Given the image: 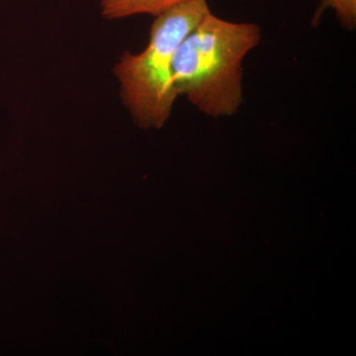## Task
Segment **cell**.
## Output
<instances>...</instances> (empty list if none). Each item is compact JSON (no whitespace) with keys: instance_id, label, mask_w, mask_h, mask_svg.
<instances>
[{"instance_id":"obj_1","label":"cell","mask_w":356,"mask_h":356,"mask_svg":"<svg viewBox=\"0 0 356 356\" xmlns=\"http://www.w3.org/2000/svg\"><path fill=\"white\" fill-rule=\"evenodd\" d=\"M261 41L254 23L232 22L209 13L180 44L173 60V86L212 118L238 113L243 102V62Z\"/></svg>"},{"instance_id":"obj_2","label":"cell","mask_w":356,"mask_h":356,"mask_svg":"<svg viewBox=\"0 0 356 356\" xmlns=\"http://www.w3.org/2000/svg\"><path fill=\"white\" fill-rule=\"evenodd\" d=\"M211 13L207 0H189L154 17L146 48L126 51L115 65L122 102L140 129H161L172 114L178 95L173 60L180 44Z\"/></svg>"},{"instance_id":"obj_3","label":"cell","mask_w":356,"mask_h":356,"mask_svg":"<svg viewBox=\"0 0 356 356\" xmlns=\"http://www.w3.org/2000/svg\"><path fill=\"white\" fill-rule=\"evenodd\" d=\"M189 0H102L103 17L116 20L149 14L154 17Z\"/></svg>"},{"instance_id":"obj_4","label":"cell","mask_w":356,"mask_h":356,"mask_svg":"<svg viewBox=\"0 0 356 356\" xmlns=\"http://www.w3.org/2000/svg\"><path fill=\"white\" fill-rule=\"evenodd\" d=\"M327 8H331L337 19L346 29H355L356 26V0H322L314 20L318 22Z\"/></svg>"}]
</instances>
